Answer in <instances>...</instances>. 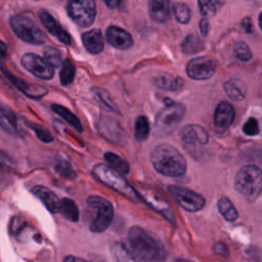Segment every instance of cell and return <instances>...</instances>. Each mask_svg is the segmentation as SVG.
Returning <instances> with one entry per match:
<instances>
[{
	"label": "cell",
	"instance_id": "ffe728a7",
	"mask_svg": "<svg viewBox=\"0 0 262 262\" xmlns=\"http://www.w3.org/2000/svg\"><path fill=\"white\" fill-rule=\"evenodd\" d=\"M149 15L152 20L165 23L170 14V2L167 0H150L148 1Z\"/></svg>",
	"mask_w": 262,
	"mask_h": 262
},
{
	"label": "cell",
	"instance_id": "e0dca14e",
	"mask_svg": "<svg viewBox=\"0 0 262 262\" xmlns=\"http://www.w3.org/2000/svg\"><path fill=\"white\" fill-rule=\"evenodd\" d=\"M31 191L45 205V207L51 213L59 212L60 199L51 189L44 185H35L32 187Z\"/></svg>",
	"mask_w": 262,
	"mask_h": 262
},
{
	"label": "cell",
	"instance_id": "8992f818",
	"mask_svg": "<svg viewBox=\"0 0 262 262\" xmlns=\"http://www.w3.org/2000/svg\"><path fill=\"white\" fill-rule=\"evenodd\" d=\"M185 114L182 103L173 102L159 112L155 119V129L160 136L169 135L173 132Z\"/></svg>",
	"mask_w": 262,
	"mask_h": 262
},
{
	"label": "cell",
	"instance_id": "4fadbf2b",
	"mask_svg": "<svg viewBox=\"0 0 262 262\" xmlns=\"http://www.w3.org/2000/svg\"><path fill=\"white\" fill-rule=\"evenodd\" d=\"M178 136L184 144L190 146L205 145L209 141L208 132L202 126L195 124L183 126L178 132Z\"/></svg>",
	"mask_w": 262,
	"mask_h": 262
},
{
	"label": "cell",
	"instance_id": "6da1fadb",
	"mask_svg": "<svg viewBox=\"0 0 262 262\" xmlns=\"http://www.w3.org/2000/svg\"><path fill=\"white\" fill-rule=\"evenodd\" d=\"M126 242L141 262H162L166 259V252L163 246L137 225L129 229Z\"/></svg>",
	"mask_w": 262,
	"mask_h": 262
},
{
	"label": "cell",
	"instance_id": "7a4b0ae2",
	"mask_svg": "<svg viewBox=\"0 0 262 262\" xmlns=\"http://www.w3.org/2000/svg\"><path fill=\"white\" fill-rule=\"evenodd\" d=\"M150 162L157 172L164 176L180 177L186 172V161L171 144L160 143L150 151Z\"/></svg>",
	"mask_w": 262,
	"mask_h": 262
},
{
	"label": "cell",
	"instance_id": "ac0fdd59",
	"mask_svg": "<svg viewBox=\"0 0 262 262\" xmlns=\"http://www.w3.org/2000/svg\"><path fill=\"white\" fill-rule=\"evenodd\" d=\"M3 73L16 88H18L21 92H24L27 96H29L31 98L38 99L47 93V89L41 85L28 84V83L19 80L18 78H15L13 75H11V73L6 72L4 69H3Z\"/></svg>",
	"mask_w": 262,
	"mask_h": 262
},
{
	"label": "cell",
	"instance_id": "3957f363",
	"mask_svg": "<svg viewBox=\"0 0 262 262\" xmlns=\"http://www.w3.org/2000/svg\"><path fill=\"white\" fill-rule=\"evenodd\" d=\"M93 176L102 184L125 195L129 200L136 201L138 195L136 189L132 187L120 172L104 164H96L92 169Z\"/></svg>",
	"mask_w": 262,
	"mask_h": 262
},
{
	"label": "cell",
	"instance_id": "603a6c76",
	"mask_svg": "<svg viewBox=\"0 0 262 262\" xmlns=\"http://www.w3.org/2000/svg\"><path fill=\"white\" fill-rule=\"evenodd\" d=\"M224 91L227 96L235 101L243 100L246 96V88L242 81L237 79H231L224 83Z\"/></svg>",
	"mask_w": 262,
	"mask_h": 262
},
{
	"label": "cell",
	"instance_id": "f1b7e54d",
	"mask_svg": "<svg viewBox=\"0 0 262 262\" xmlns=\"http://www.w3.org/2000/svg\"><path fill=\"white\" fill-rule=\"evenodd\" d=\"M172 11L178 23L186 25L190 21L191 10L187 4L183 2H175L172 4Z\"/></svg>",
	"mask_w": 262,
	"mask_h": 262
},
{
	"label": "cell",
	"instance_id": "44dd1931",
	"mask_svg": "<svg viewBox=\"0 0 262 262\" xmlns=\"http://www.w3.org/2000/svg\"><path fill=\"white\" fill-rule=\"evenodd\" d=\"M154 84L161 89L168 91H176L180 90L183 87L184 81L180 77L173 76L169 73H163L155 77Z\"/></svg>",
	"mask_w": 262,
	"mask_h": 262
},
{
	"label": "cell",
	"instance_id": "7bdbcfd3",
	"mask_svg": "<svg viewBox=\"0 0 262 262\" xmlns=\"http://www.w3.org/2000/svg\"><path fill=\"white\" fill-rule=\"evenodd\" d=\"M104 3H105V5H106V6H108V8H111V9H114V8H118V6L122 4V2H121V1H119V0H114V1H105Z\"/></svg>",
	"mask_w": 262,
	"mask_h": 262
},
{
	"label": "cell",
	"instance_id": "30bf717a",
	"mask_svg": "<svg viewBox=\"0 0 262 262\" xmlns=\"http://www.w3.org/2000/svg\"><path fill=\"white\" fill-rule=\"evenodd\" d=\"M168 190L173 195L178 205L186 211H200L204 208L206 204L205 198L191 189L177 185H169Z\"/></svg>",
	"mask_w": 262,
	"mask_h": 262
},
{
	"label": "cell",
	"instance_id": "bcb514c9",
	"mask_svg": "<svg viewBox=\"0 0 262 262\" xmlns=\"http://www.w3.org/2000/svg\"><path fill=\"white\" fill-rule=\"evenodd\" d=\"M1 45H2V49H1V51H2V56H4V51H5V45H4V42H3V41L1 42Z\"/></svg>",
	"mask_w": 262,
	"mask_h": 262
},
{
	"label": "cell",
	"instance_id": "7c38bea8",
	"mask_svg": "<svg viewBox=\"0 0 262 262\" xmlns=\"http://www.w3.org/2000/svg\"><path fill=\"white\" fill-rule=\"evenodd\" d=\"M186 74L193 80L210 79L216 71V61L209 56H199L191 58L185 67Z\"/></svg>",
	"mask_w": 262,
	"mask_h": 262
},
{
	"label": "cell",
	"instance_id": "1f68e13d",
	"mask_svg": "<svg viewBox=\"0 0 262 262\" xmlns=\"http://www.w3.org/2000/svg\"><path fill=\"white\" fill-rule=\"evenodd\" d=\"M203 46L201 39L194 34L187 35L181 43V50L185 54H192L200 51Z\"/></svg>",
	"mask_w": 262,
	"mask_h": 262
},
{
	"label": "cell",
	"instance_id": "e575fe53",
	"mask_svg": "<svg viewBox=\"0 0 262 262\" xmlns=\"http://www.w3.org/2000/svg\"><path fill=\"white\" fill-rule=\"evenodd\" d=\"M54 168L56 170V172L63 178L66 179H70V180H73L77 177L76 175V172L75 170L73 169L72 165L66 161V160H58L55 165H54Z\"/></svg>",
	"mask_w": 262,
	"mask_h": 262
},
{
	"label": "cell",
	"instance_id": "d4e9b609",
	"mask_svg": "<svg viewBox=\"0 0 262 262\" xmlns=\"http://www.w3.org/2000/svg\"><path fill=\"white\" fill-rule=\"evenodd\" d=\"M217 208H218L219 213L227 221H230V222L234 221L238 217V213H237L235 207L233 206L231 201L228 198H226V196H222V198H220L218 200Z\"/></svg>",
	"mask_w": 262,
	"mask_h": 262
},
{
	"label": "cell",
	"instance_id": "b9f144b4",
	"mask_svg": "<svg viewBox=\"0 0 262 262\" xmlns=\"http://www.w3.org/2000/svg\"><path fill=\"white\" fill-rule=\"evenodd\" d=\"M215 251H216L218 254H221V255H224L225 253H227L226 246H225L223 243H217V244L215 245Z\"/></svg>",
	"mask_w": 262,
	"mask_h": 262
},
{
	"label": "cell",
	"instance_id": "52a82bcc",
	"mask_svg": "<svg viewBox=\"0 0 262 262\" xmlns=\"http://www.w3.org/2000/svg\"><path fill=\"white\" fill-rule=\"evenodd\" d=\"M87 205L96 210V215L90 223V230L93 232L104 231L112 223L114 217L113 205L99 195H90Z\"/></svg>",
	"mask_w": 262,
	"mask_h": 262
},
{
	"label": "cell",
	"instance_id": "5b68a950",
	"mask_svg": "<svg viewBox=\"0 0 262 262\" xmlns=\"http://www.w3.org/2000/svg\"><path fill=\"white\" fill-rule=\"evenodd\" d=\"M9 24L13 33L23 41L35 45L45 42V34L32 17L26 14H16L10 17Z\"/></svg>",
	"mask_w": 262,
	"mask_h": 262
},
{
	"label": "cell",
	"instance_id": "60d3db41",
	"mask_svg": "<svg viewBox=\"0 0 262 262\" xmlns=\"http://www.w3.org/2000/svg\"><path fill=\"white\" fill-rule=\"evenodd\" d=\"M209 29H210V25H209V20L207 18H202L200 21V30L203 36H207L209 33Z\"/></svg>",
	"mask_w": 262,
	"mask_h": 262
},
{
	"label": "cell",
	"instance_id": "d590c367",
	"mask_svg": "<svg viewBox=\"0 0 262 262\" xmlns=\"http://www.w3.org/2000/svg\"><path fill=\"white\" fill-rule=\"evenodd\" d=\"M233 53L237 59L242 61H249L252 58V51L250 47L242 41L234 43L233 45Z\"/></svg>",
	"mask_w": 262,
	"mask_h": 262
},
{
	"label": "cell",
	"instance_id": "f546056e",
	"mask_svg": "<svg viewBox=\"0 0 262 262\" xmlns=\"http://www.w3.org/2000/svg\"><path fill=\"white\" fill-rule=\"evenodd\" d=\"M149 135V123L145 116L137 117L134 125V136L137 141H144Z\"/></svg>",
	"mask_w": 262,
	"mask_h": 262
},
{
	"label": "cell",
	"instance_id": "ab89813d",
	"mask_svg": "<svg viewBox=\"0 0 262 262\" xmlns=\"http://www.w3.org/2000/svg\"><path fill=\"white\" fill-rule=\"evenodd\" d=\"M242 28L245 30L246 33H252L253 32V23H252V19L250 17H245L243 20H242Z\"/></svg>",
	"mask_w": 262,
	"mask_h": 262
},
{
	"label": "cell",
	"instance_id": "cb8c5ba5",
	"mask_svg": "<svg viewBox=\"0 0 262 262\" xmlns=\"http://www.w3.org/2000/svg\"><path fill=\"white\" fill-rule=\"evenodd\" d=\"M51 108L53 112H55L57 115H59L64 121H67L74 129H76L78 132L83 131V126L77 116H75L69 108H67L63 105L60 104H52Z\"/></svg>",
	"mask_w": 262,
	"mask_h": 262
},
{
	"label": "cell",
	"instance_id": "ee69618b",
	"mask_svg": "<svg viewBox=\"0 0 262 262\" xmlns=\"http://www.w3.org/2000/svg\"><path fill=\"white\" fill-rule=\"evenodd\" d=\"M63 262H87V261H85L81 258L75 257V256H67V257H64Z\"/></svg>",
	"mask_w": 262,
	"mask_h": 262
},
{
	"label": "cell",
	"instance_id": "d6986e66",
	"mask_svg": "<svg viewBox=\"0 0 262 262\" xmlns=\"http://www.w3.org/2000/svg\"><path fill=\"white\" fill-rule=\"evenodd\" d=\"M81 39L85 49L89 53L97 54L103 50V37L99 29H92L83 33Z\"/></svg>",
	"mask_w": 262,
	"mask_h": 262
},
{
	"label": "cell",
	"instance_id": "d6a6232c",
	"mask_svg": "<svg viewBox=\"0 0 262 262\" xmlns=\"http://www.w3.org/2000/svg\"><path fill=\"white\" fill-rule=\"evenodd\" d=\"M75 73H76V68L74 63L70 59H66L61 66V70L59 73V80L61 85L63 86L70 85L75 78Z\"/></svg>",
	"mask_w": 262,
	"mask_h": 262
},
{
	"label": "cell",
	"instance_id": "f6af8a7d",
	"mask_svg": "<svg viewBox=\"0 0 262 262\" xmlns=\"http://www.w3.org/2000/svg\"><path fill=\"white\" fill-rule=\"evenodd\" d=\"M259 26H260V28H261V30H262V12H261L260 15H259Z\"/></svg>",
	"mask_w": 262,
	"mask_h": 262
},
{
	"label": "cell",
	"instance_id": "7402d4cb",
	"mask_svg": "<svg viewBox=\"0 0 262 262\" xmlns=\"http://www.w3.org/2000/svg\"><path fill=\"white\" fill-rule=\"evenodd\" d=\"M111 249L118 262H141L132 252L127 242H115Z\"/></svg>",
	"mask_w": 262,
	"mask_h": 262
},
{
	"label": "cell",
	"instance_id": "8fae6325",
	"mask_svg": "<svg viewBox=\"0 0 262 262\" xmlns=\"http://www.w3.org/2000/svg\"><path fill=\"white\" fill-rule=\"evenodd\" d=\"M20 62L28 72L39 79L50 80L54 76V69L43 57L36 53H25L20 58Z\"/></svg>",
	"mask_w": 262,
	"mask_h": 262
},
{
	"label": "cell",
	"instance_id": "83f0119b",
	"mask_svg": "<svg viewBox=\"0 0 262 262\" xmlns=\"http://www.w3.org/2000/svg\"><path fill=\"white\" fill-rule=\"evenodd\" d=\"M16 116L9 110H6L4 106L1 107V127L6 132L15 134L17 130Z\"/></svg>",
	"mask_w": 262,
	"mask_h": 262
},
{
	"label": "cell",
	"instance_id": "8d00e7d4",
	"mask_svg": "<svg viewBox=\"0 0 262 262\" xmlns=\"http://www.w3.org/2000/svg\"><path fill=\"white\" fill-rule=\"evenodd\" d=\"M93 92L95 93L97 98L101 102H103V104L107 108H110L112 111H118L116 103L111 99V96H110V94L106 91H104L103 89H100V88H93Z\"/></svg>",
	"mask_w": 262,
	"mask_h": 262
},
{
	"label": "cell",
	"instance_id": "9c48e42d",
	"mask_svg": "<svg viewBox=\"0 0 262 262\" xmlns=\"http://www.w3.org/2000/svg\"><path fill=\"white\" fill-rule=\"evenodd\" d=\"M138 198H140L154 211L161 214L169 222L175 223V215L168 201L162 196L157 190L149 187H141L136 190Z\"/></svg>",
	"mask_w": 262,
	"mask_h": 262
},
{
	"label": "cell",
	"instance_id": "74e56055",
	"mask_svg": "<svg viewBox=\"0 0 262 262\" xmlns=\"http://www.w3.org/2000/svg\"><path fill=\"white\" fill-rule=\"evenodd\" d=\"M28 125L35 131L37 137L41 141H43V142H51L53 140L52 135L44 127H42V126H40V125H38L36 123H28Z\"/></svg>",
	"mask_w": 262,
	"mask_h": 262
},
{
	"label": "cell",
	"instance_id": "ba28073f",
	"mask_svg": "<svg viewBox=\"0 0 262 262\" xmlns=\"http://www.w3.org/2000/svg\"><path fill=\"white\" fill-rule=\"evenodd\" d=\"M69 16L80 27L86 28L93 24L96 16V5L92 0L70 1L67 5Z\"/></svg>",
	"mask_w": 262,
	"mask_h": 262
},
{
	"label": "cell",
	"instance_id": "9a60e30c",
	"mask_svg": "<svg viewBox=\"0 0 262 262\" xmlns=\"http://www.w3.org/2000/svg\"><path fill=\"white\" fill-rule=\"evenodd\" d=\"M234 108L228 101H221L214 112V126L218 132L227 130L234 120Z\"/></svg>",
	"mask_w": 262,
	"mask_h": 262
},
{
	"label": "cell",
	"instance_id": "4316f807",
	"mask_svg": "<svg viewBox=\"0 0 262 262\" xmlns=\"http://www.w3.org/2000/svg\"><path fill=\"white\" fill-rule=\"evenodd\" d=\"M104 159L111 165L112 168L119 171L120 173H124V174L129 173L130 171L129 163L123 158H121L119 155L112 151H107L104 154Z\"/></svg>",
	"mask_w": 262,
	"mask_h": 262
},
{
	"label": "cell",
	"instance_id": "277c9868",
	"mask_svg": "<svg viewBox=\"0 0 262 262\" xmlns=\"http://www.w3.org/2000/svg\"><path fill=\"white\" fill-rule=\"evenodd\" d=\"M234 187L248 200H255L262 191V170L255 165L242 167L235 175Z\"/></svg>",
	"mask_w": 262,
	"mask_h": 262
},
{
	"label": "cell",
	"instance_id": "f35d334b",
	"mask_svg": "<svg viewBox=\"0 0 262 262\" xmlns=\"http://www.w3.org/2000/svg\"><path fill=\"white\" fill-rule=\"evenodd\" d=\"M243 131L249 136H254L259 133V125L255 118H250L243 126Z\"/></svg>",
	"mask_w": 262,
	"mask_h": 262
},
{
	"label": "cell",
	"instance_id": "836d02e7",
	"mask_svg": "<svg viewBox=\"0 0 262 262\" xmlns=\"http://www.w3.org/2000/svg\"><path fill=\"white\" fill-rule=\"evenodd\" d=\"M200 7V12L204 16V18L212 17L217 12V9L219 6L223 4V2L220 1H208V0H200L198 2Z\"/></svg>",
	"mask_w": 262,
	"mask_h": 262
},
{
	"label": "cell",
	"instance_id": "2e32d148",
	"mask_svg": "<svg viewBox=\"0 0 262 262\" xmlns=\"http://www.w3.org/2000/svg\"><path fill=\"white\" fill-rule=\"evenodd\" d=\"M105 36L112 46L121 50H126L133 44L132 36L124 29L116 26H110L106 29Z\"/></svg>",
	"mask_w": 262,
	"mask_h": 262
},
{
	"label": "cell",
	"instance_id": "7dc6e473",
	"mask_svg": "<svg viewBox=\"0 0 262 262\" xmlns=\"http://www.w3.org/2000/svg\"><path fill=\"white\" fill-rule=\"evenodd\" d=\"M176 262H191V261L187 260V259H177Z\"/></svg>",
	"mask_w": 262,
	"mask_h": 262
},
{
	"label": "cell",
	"instance_id": "5bb4252c",
	"mask_svg": "<svg viewBox=\"0 0 262 262\" xmlns=\"http://www.w3.org/2000/svg\"><path fill=\"white\" fill-rule=\"evenodd\" d=\"M38 16L46 30L56 39H58L61 43L66 45H70L72 42V38L69 33L59 25V23L46 10L40 9L38 11Z\"/></svg>",
	"mask_w": 262,
	"mask_h": 262
},
{
	"label": "cell",
	"instance_id": "484cf974",
	"mask_svg": "<svg viewBox=\"0 0 262 262\" xmlns=\"http://www.w3.org/2000/svg\"><path fill=\"white\" fill-rule=\"evenodd\" d=\"M59 213L72 222H77L79 219V209L76 203L68 198H63L60 200Z\"/></svg>",
	"mask_w": 262,
	"mask_h": 262
},
{
	"label": "cell",
	"instance_id": "4dcf8cb0",
	"mask_svg": "<svg viewBox=\"0 0 262 262\" xmlns=\"http://www.w3.org/2000/svg\"><path fill=\"white\" fill-rule=\"evenodd\" d=\"M43 58L54 69V68H58L60 66H62L63 63V59H62V55L61 52L53 47V46H46L43 49Z\"/></svg>",
	"mask_w": 262,
	"mask_h": 262
}]
</instances>
